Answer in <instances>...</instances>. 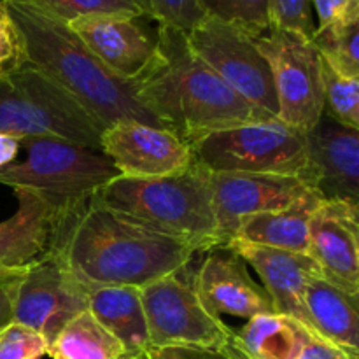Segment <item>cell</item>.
Returning <instances> with one entry per match:
<instances>
[{
    "label": "cell",
    "mask_w": 359,
    "mask_h": 359,
    "mask_svg": "<svg viewBox=\"0 0 359 359\" xmlns=\"http://www.w3.org/2000/svg\"><path fill=\"white\" fill-rule=\"evenodd\" d=\"M270 28L297 32L304 37L312 39L316 32L312 18L311 0H269Z\"/></svg>",
    "instance_id": "cell-31"
},
{
    "label": "cell",
    "mask_w": 359,
    "mask_h": 359,
    "mask_svg": "<svg viewBox=\"0 0 359 359\" xmlns=\"http://www.w3.org/2000/svg\"><path fill=\"white\" fill-rule=\"evenodd\" d=\"M359 354L335 346L318 335H312L297 359H359Z\"/></svg>",
    "instance_id": "cell-35"
},
{
    "label": "cell",
    "mask_w": 359,
    "mask_h": 359,
    "mask_svg": "<svg viewBox=\"0 0 359 359\" xmlns=\"http://www.w3.org/2000/svg\"><path fill=\"white\" fill-rule=\"evenodd\" d=\"M123 359H151V358H149V354H146V356H140V358H126L125 356Z\"/></svg>",
    "instance_id": "cell-38"
},
{
    "label": "cell",
    "mask_w": 359,
    "mask_h": 359,
    "mask_svg": "<svg viewBox=\"0 0 359 359\" xmlns=\"http://www.w3.org/2000/svg\"><path fill=\"white\" fill-rule=\"evenodd\" d=\"M102 132L74 98L35 67L23 63L0 74V133L16 140L56 137L100 149Z\"/></svg>",
    "instance_id": "cell-6"
},
{
    "label": "cell",
    "mask_w": 359,
    "mask_h": 359,
    "mask_svg": "<svg viewBox=\"0 0 359 359\" xmlns=\"http://www.w3.org/2000/svg\"><path fill=\"white\" fill-rule=\"evenodd\" d=\"M144 16H149L158 27H168L189 34L205 18L198 0H135Z\"/></svg>",
    "instance_id": "cell-29"
},
{
    "label": "cell",
    "mask_w": 359,
    "mask_h": 359,
    "mask_svg": "<svg viewBox=\"0 0 359 359\" xmlns=\"http://www.w3.org/2000/svg\"><path fill=\"white\" fill-rule=\"evenodd\" d=\"M25 63L16 27L9 16L6 2L0 0V74L11 72Z\"/></svg>",
    "instance_id": "cell-32"
},
{
    "label": "cell",
    "mask_w": 359,
    "mask_h": 359,
    "mask_svg": "<svg viewBox=\"0 0 359 359\" xmlns=\"http://www.w3.org/2000/svg\"><path fill=\"white\" fill-rule=\"evenodd\" d=\"M16 27L25 63L77 102L102 130L118 121L163 126L140 102L135 83L114 76L70 27L27 0H4ZM165 128V126H163Z\"/></svg>",
    "instance_id": "cell-3"
},
{
    "label": "cell",
    "mask_w": 359,
    "mask_h": 359,
    "mask_svg": "<svg viewBox=\"0 0 359 359\" xmlns=\"http://www.w3.org/2000/svg\"><path fill=\"white\" fill-rule=\"evenodd\" d=\"M193 156L209 172L294 175L307 170V132L280 119L248 123L207 133L191 144Z\"/></svg>",
    "instance_id": "cell-7"
},
{
    "label": "cell",
    "mask_w": 359,
    "mask_h": 359,
    "mask_svg": "<svg viewBox=\"0 0 359 359\" xmlns=\"http://www.w3.org/2000/svg\"><path fill=\"white\" fill-rule=\"evenodd\" d=\"M18 210L0 223V277L18 276L51 251L55 212L28 189H14Z\"/></svg>",
    "instance_id": "cell-19"
},
{
    "label": "cell",
    "mask_w": 359,
    "mask_h": 359,
    "mask_svg": "<svg viewBox=\"0 0 359 359\" xmlns=\"http://www.w3.org/2000/svg\"><path fill=\"white\" fill-rule=\"evenodd\" d=\"M228 244L262 277V286L269 293L277 314L290 316L309 330L304 293L312 279L323 277L318 263L305 252L265 248L237 238Z\"/></svg>",
    "instance_id": "cell-18"
},
{
    "label": "cell",
    "mask_w": 359,
    "mask_h": 359,
    "mask_svg": "<svg viewBox=\"0 0 359 359\" xmlns=\"http://www.w3.org/2000/svg\"><path fill=\"white\" fill-rule=\"evenodd\" d=\"M321 200L318 191H311L283 209L244 217L233 238L265 248L307 255L309 224Z\"/></svg>",
    "instance_id": "cell-22"
},
{
    "label": "cell",
    "mask_w": 359,
    "mask_h": 359,
    "mask_svg": "<svg viewBox=\"0 0 359 359\" xmlns=\"http://www.w3.org/2000/svg\"><path fill=\"white\" fill-rule=\"evenodd\" d=\"M182 273H172L140 287L151 349H224L233 342L235 332L203 307L193 284L182 279Z\"/></svg>",
    "instance_id": "cell-9"
},
{
    "label": "cell",
    "mask_w": 359,
    "mask_h": 359,
    "mask_svg": "<svg viewBox=\"0 0 359 359\" xmlns=\"http://www.w3.org/2000/svg\"><path fill=\"white\" fill-rule=\"evenodd\" d=\"M48 347L41 333L21 323L11 321L0 330V359H41Z\"/></svg>",
    "instance_id": "cell-30"
},
{
    "label": "cell",
    "mask_w": 359,
    "mask_h": 359,
    "mask_svg": "<svg viewBox=\"0 0 359 359\" xmlns=\"http://www.w3.org/2000/svg\"><path fill=\"white\" fill-rule=\"evenodd\" d=\"M18 153H20V140L6 135V133H0V168L16 161Z\"/></svg>",
    "instance_id": "cell-37"
},
{
    "label": "cell",
    "mask_w": 359,
    "mask_h": 359,
    "mask_svg": "<svg viewBox=\"0 0 359 359\" xmlns=\"http://www.w3.org/2000/svg\"><path fill=\"white\" fill-rule=\"evenodd\" d=\"M188 46L228 86L252 105L277 118V95L272 70L259 53L255 37L245 32L203 18L189 34Z\"/></svg>",
    "instance_id": "cell-10"
},
{
    "label": "cell",
    "mask_w": 359,
    "mask_h": 359,
    "mask_svg": "<svg viewBox=\"0 0 359 359\" xmlns=\"http://www.w3.org/2000/svg\"><path fill=\"white\" fill-rule=\"evenodd\" d=\"M312 42L337 74L359 79V20L316 28Z\"/></svg>",
    "instance_id": "cell-25"
},
{
    "label": "cell",
    "mask_w": 359,
    "mask_h": 359,
    "mask_svg": "<svg viewBox=\"0 0 359 359\" xmlns=\"http://www.w3.org/2000/svg\"><path fill=\"white\" fill-rule=\"evenodd\" d=\"M88 311L123 344L126 358H140L149 354V335H147L140 287H88Z\"/></svg>",
    "instance_id": "cell-20"
},
{
    "label": "cell",
    "mask_w": 359,
    "mask_h": 359,
    "mask_svg": "<svg viewBox=\"0 0 359 359\" xmlns=\"http://www.w3.org/2000/svg\"><path fill=\"white\" fill-rule=\"evenodd\" d=\"M255 42L272 70L277 119L309 133L325 112L318 48L312 39L279 28H270L255 37Z\"/></svg>",
    "instance_id": "cell-8"
},
{
    "label": "cell",
    "mask_w": 359,
    "mask_h": 359,
    "mask_svg": "<svg viewBox=\"0 0 359 359\" xmlns=\"http://www.w3.org/2000/svg\"><path fill=\"white\" fill-rule=\"evenodd\" d=\"M304 305L314 335L359 354V294L316 277L305 287Z\"/></svg>",
    "instance_id": "cell-21"
},
{
    "label": "cell",
    "mask_w": 359,
    "mask_h": 359,
    "mask_svg": "<svg viewBox=\"0 0 359 359\" xmlns=\"http://www.w3.org/2000/svg\"><path fill=\"white\" fill-rule=\"evenodd\" d=\"M191 284L203 307L217 318L251 319L276 312L265 287L252 279L248 263L230 244L207 249Z\"/></svg>",
    "instance_id": "cell-14"
},
{
    "label": "cell",
    "mask_w": 359,
    "mask_h": 359,
    "mask_svg": "<svg viewBox=\"0 0 359 359\" xmlns=\"http://www.w3.org/2000/svg\"><path fill=\"white\" fill-rule=\"evenodd\" d=\"M86 309L88 287L56 252L49 251L14 279L13 321L41 333L48 346Z\"/></svg>",
    "instance_id": "cell-11"
},
{
    "label": "cell",
    "mask_w": 359,
    "mask_h": 359,
    "mask_svg": "<svg viewBox=\"0 0 359 359\" xmlns=\"http://www.w3.org/2000/svg\"><path fill=\"white\" fill-rule=\"evenodd\" d=\"M205 18L231 25L251 37L270 30L269 0H198Z\"/></svg>",
    "instance_id": "cell-26"
},
{
    "label": "cell",
    "mask_w": 359,
    "mask_h": 359,
    "mask_svg": "<svg viewBox=\"0 0 359 359\" xmlns=\"http://www.w3.org/2000/svg\"><path fill=\"white\" fill-rule=\"evenodd\" d=\"M323 60V58H321ZM323 100L328 118L349 128L359 126V79L337 74L323 60Z\"/></svg>",
    "instance_id": "cell-27"
},
{
    "label": "cell",
    "mask_w": 359,
    "mask_h": 359,
    "mask_svg": "<svg viewBox=\"0 0 359 359\" xmlns=\"http://www.w3.org/2000/svg\"><path fill=\"white\" fill-rule=\"evenodd\" d=\"M20 149L25 158L0 168V184L32 191L51 207L55 217L83 207L119 175L100 149L70 140L28 137L20 140Z\"/></svg>",
    "instance_id": "cell-5"
},
{
    "label": "cell",
    "mask_w": 359,
    "mask_h": 359,
    "mask_svg": "<svg viewBox=\"0 0 359 359\" xmlns=\"http://www.w3.org/2000/svg\"><path fill=\"white\" fill-rule=\"evenodd\" d=\"M140 18L84 16L70 21L69 27L114 76L137 83L158 55V37L149 34Z\"/></svg>",
    "instance_id": "cell-17"
},
{
    "label": "cell",
    "mask_w": 359,
    "mask_h": 359,
    "mask_svg": "<svg viewBox=\"0 0 359 359\" xmlns=\"http://www.w3.org/2000/svg\"><path fill=\"white\" fill-rule=\"evenodd\" d=\"M48 356L53 359H123L126 351L86 309L67 323L49 344Z\"/></svg>",
    "instance_id": "cell-24"
},
{
    "label": "cell",
    "mask_w": 359,
    "mask_h": 359,
    "mask_svg": "<svg viewBox=\"0 0 359 359\" xmlns=\"http://www.w3.org/2000/svg\"><path fill=\"white\" fill-rule=\"evenodd\" d=\"M314 333L284 314L255 316L233 335V346L245 359H297Z\"/></svg>",
    "instance_id": "cell-23"
},
{
    "label": "cell",
    "mask_w": 359,
    "mask_h": 359,
    "mask_svg": "<svg viewBox=\"0 0 359 359\" xmlns=\"http://www.w3.org/2000/svg\"><path fill=\"white\" fill-rule=\"evenodd\" d=\"M307 170L304 181L323 200L359 205V132L321 116L307 133Z\"/></svg>",
    "instance_id": "cell-16"
},
{
    "label": "cell",
    "mask_w": 359,
    "mask_h": 359,
    "mask_svg": "<svg viewBox=\"0 0 359 359\" xmlns=\"http://www.w3.org/2000/svg\"><path fill=\"white\" fill-rule=\"evenodd\" d=\"M100 149L121 177H163L195 165L188 140L163 126L132 119L104 128Z\"/></svg>",
    "instance_id": "cell-12"
},
{
    "label": "cell",
    "mask_w": 359,
    "mask_h": 359,
    "mask_svg": "<svg viewBox=\"0 0 359 359\" xmlns=\"http://www.w3.org/2000/svg\"><path fill=\"white\" fill-rule=\"evenodd\" d=\"M16 276L0 277V330L13 321V286Z\"/></svg>",
    "instance_id": "cell-36"
},
{
    "label": "cell",
    "mask_w": 359,
    "mask_h": 359,
    "mask_svg": "<svg viewBox=\"0 0 359 359\" xmlns=\"http://www.w3.org/2000/svg\"><path fill=\"white\" fill-rule=\"evenodd\" d=\"M49 16L69 25L70 21L84 16H144L135 0H27Z\"/></svg>",
    "instance_id": "cell-28"
},
{
    "label": "cell",
    "mask_w": 359,
    "mask_h": 359,
    "mask_svg": "<svg viewBox=\"0 0 359 359\" xmlns=\"http://www.w3.org/2000/svg\"><path fill=\"white\" fill-rule=\"evenodd\" d=\"M212 202L217 230L223 244L237 233L244 217L283 209L316 191L304 179L294 175L245 174V172H210Z\"/></svg>",
    "instance_id": "cell-13"
},
{
    "label": "cell",
    "mask_w": 359,
    "mask_h": 359,
    "mask_svg": "<svg viewBox=\"0 0 359 359\" xmlns=\"http://www.w3.org/2000/svg\"><path fill=\"white\" fill-rule=\"evenodd\" d=\"M151 359H245L233 346L224 349H202V347H160L149 351Z\"/></svg>",
    "instance_id": "cell-34"
},
{
    "label": "cell",
    "mask_w": 359,
    "mask_h": 359,
    "mask_svg": "<svg viewBox=\"0 0 359 359\" xmlns=\"http://www.w3.org/2000/svg\"><path fill=\"white\" fill-rule=\"evenodd\" d=\"M156 37V60L135 86L140 102L165 128L191 144L217 130L276 119L203 63L189 49L186 34L158 27Z\"/></svg>",
    "instance_id": "cell-2"
},
{
    "label": "cell",
    "mask_w": 359,
    "mask_h": 359,
    "mask_svg": "<svg viewBox=\"0 0 359 359\" xmlns=\"http://www.w3.org/2000/svg\"><path fill=\"white\" fill-rule=\"evenodd\" d=\"M309 256L323 279L359 294V205L321 200L309 224Z\"/></svg>",
    "instance_id": "cell-15"
},
{
    "label": "cell",
    "mask_w": 359,
    "mask_h": 359,
    "mask_svg": "<svg viewBox=\"0 0 359 359\" xmlns=\"http://www.w3.org/2000/svg\"><path fill=\"white\" fill-rule=\"evenodd\" d=\"M318 13L316 28L335 27L359 20V0H311Z\"/></svg>",
    "instance_id": "cell-33"
},
{
    "label": "cell",
    "mask_w": 359,
    "mask_h": 359,
    "mask_svg": "<svg viewBox=\"0 0 359 359\" xmlns=\"http://www.w3.org/2000/svg\"><path fill=\"white\" fill-rule=\"evenodd\" d=\"M51 251L86 287H142L184 272L205 249L142 226L93 196L74 212L55 217Z\"/></svg>",
    "instance_id": "cell-1"
},
{
    "label": "cell",
    "mask_w": 359,
    "mask_h": 359,
    "mask_svg": "<svg viewBox=\"0 0 359 359\" xmlns=\"http://www.w3.org/2000/svg\"><path fill=\"white\" fill-rule=\"evenodd\" d=\"M95 198L107 209L160 233L198 244L221 245L212 202L210 172L195 161L181 174L121 177L102 186Z\"/></svg>",
    "instance_id": "cell-4"
}]
</instances>
